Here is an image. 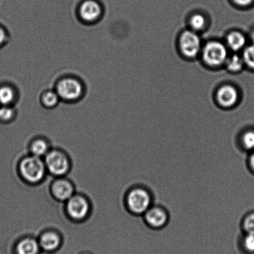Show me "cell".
Instances as JSON below:
<instances>
[{
	"mask_svg": "<svg viewBox=\"0 0 254 254\" xmlns=\"http://www.w3.org/2000/svg\"><path fill=\"white\" fill-rule=\"evenodd\" d=\"M17 171L22 180L31 185L41 183L47 175L43 159L31 154L24 157L19 161Z\"/></svg>",
	"mask_w": 254,
	"mask_h": 254,
	"instance_id": "1",
	"label": "cell"
},
{
	"mask_svg": "<svg viewBox=\"0 0 254 254\" xmlns=\"http://www.w3.org/2000/svg\"><path fill=\"white\" fill-rule=\"evenodd\" d=\"M125 204L127 210L131 215L142 216L153 206V195L143 186H133L127 191Z\"/></svg>",
	"mask_w": 254,
	"mask_h": 254,
	"instance_id": "2",
	"label": "cell"
},
{
	"mask_svg": "<svg viewBox=\"0 0 254 254\" xmlns=\"http://www.w3.org/2000/svg\"><path fill=\"white\" fill-rule=\"evenodd\" d=\"M44 158L47 172L55 178L64 177L70 170V159L61 149H51Z\"/></svg>",
	"mask_w": 254,
	"mask_h": 254,
	"instance_id": "3",
	"label": "cell"
},
{
	"mask_svg": "<svg viewBox=\"0 0 254 254\" xmlns=\"http://www.w3.org/2000/svg\"><path fill=\"white\" fill-rule=\"evenodd\" d=\"M64 210L71 220L81 222L88 218L91 205L88 198L80 193H75L66 201Z\"/></svg>",
	"mask_w": 254,
	"mask_h": 254,
	"instance_id": "4",
	"label": "cell"
},
{
	"mask_svg": "<svg viewBox=\"0 0 254 254\" xmlns=\"http://www.w3.org/2000/svg\"><path fill=\"white\" fill-rule=\"evenodd\" d=\"M142 217L148 228L157 231L165 228L170 220L168 210L163 206L158 205L152 206Z\"/></svg>",
	"mask_w": 254,
	"mask_h": 254,
	"instance_id": "5",
	"label": "cell"
},
{
	"mask_svg": "<svg viewBox=\"0 0 254 254\" xmlns=\"http://www.w3.org/2000/svg\"><path fill=\"white\" fill-rule=\"evenodd\" d=\"M202 57L204 62L210 66H220L228 59V51L222 43L210 41L204 47Z\"/></svg>",
	"mask_w": 254,
	"mask_h": 254,
	"instance_id": "6",
	"label": "cell"
},
{
	"mask_svg": "<svg viewBox=\"0 0 254 254\" xmlns=\"http://www.w3.org/2000/svg\"><path fill=\"white\" fill-rule=\"evenodd\" d=\"M60 99L66 101L78 99L83 94V87L78 80L65 78L57 84L56 91Z\"/></svg>",
	"mask_w": 254,
	"mask_h": 254,
	"instance_id": "7",
	"label": "cell"
},
{
	"mask_svg": "<svg viewBox=\"0 0 254 254\" xmlns=\"http://www.w3.org/2000/svg\"><path fill=\"white\" fill-rule=\"evenodd\" d=\"M52 196L60 202H66L75 194V188L69 179L60 177L55 179L50 186Z\"/></svg>",
	"mask_w": 254,
	"mask_h": 254,
	"instance_id": "8",
	"label": "cell"
},
{
	"mask_svg": "<svg viewBox=\"0 0 254 254\" xmlns=\"http://www.w3.org/2000/svg\"><path fill=\"white\" fill-rule=\"evenodd\" d=\"M180 48L186 57L193 58L199 54L201 50L200 37L193 31H186L180 37Z\"/></svg>",
	"mask_w": 254,
	"mask_h": 254,
	"instance_id": "9",
	"label": "cell"
},
{
	"mask_svg": "<svg viewBox=\"0 0 254 254\" xmlns=\"http://www.w3.org/2000/svg\"><path fill=\"white\" fill-rule=\"evenodd\" d=\"M37 240L42 251L48 253L57 252L61 249L63 242L61 234L53 229L43 231Z\"/></svg>",
	"mask_w": 254,
	"mask_h": 254,
	"instance_id": "10",
	"label": "cell"
},
{
	"mask_svg": "<svg viewBox=\"0 0 254 254\" xmlns=\"http://www.w3.org/2000/svg\"><path fill=\"white\" fill-rule=\"evenodd\" d=\"M102 9L100 4L94 0H86L79 9V16L86 22H94L100 17Z\"/></svg>",
	"mask_w": 254,
	"mask_h": 254,
	"instance_id": "11",
	"label": "cell"
},
{
	"mask_svg": "<svg viewBox=\"0 0 254 254\" xmlns=\"http://www.w3.org/2000/svg\"><path fill=\"white\" fill-rule=\"evenodd\" d=\"M38 240L32 236L20 239L14 246V254H41Z\"/></svg>",
	"mask_w": 254,
	"mask_h": 254,
	"instance_id": "12",
	"label": "cell"
},
{
	"mask_svg": "<svg viewBox=\"0 0 254 254\" xmlns=\"http://www.w3.org/2000/svg\"><path fill=\"white\" fill-rule=\"evenodd\" d=\"M216 97L221 106L228 108L235 105L238 101V92L233 86L225 85L219 89Z\"/></svg>",
	"mask_w": 254,
	"mask_h": 254,
	"instance_id": "13",
	"label": "cell"
},
{
	"mask_svg": "<svg viewBox=\"0 0 254 254\" xmlns=\"http://www.w3.org/2000/svg\"><path fill=\"white\" fill-rule=\"evenodd\" d=\"M51 144L47 139L37 138L32 140L28 146V152L31 155L43 158L51 150Z\"/></svg>",
	"mask_w": 254,
	"mask_h": 254,
	"instance_id": "14",
	"label": "cell"
},
{
	"mask_svg": "<svg viewBox=\"0 0 254 254\" xmlns=\"http://www.w3.org/2000/svg\"><path fill=\"white\" fill-rule=\"evenodd\" d=\"M238 143L244 151L250 153L254 151V129L244 131L238 139Z\"/></svg>",
	"mask_w": 254,
	"mask_h": 254,
	"instance_id": "15",
	"label": "cell"
},
{
	"mask_svg": "<svg viewBox=\"0 0 254 254\" xmlns=\"http://www.w3.org/2000/svg\"><path fill=\"white\" fill-rule=\"evenodd\" d=\"M227 44L228 47L233 51H240L246 44V37L240 32H231L227 37Z\"/></svg>",
	"mask_w": 254,
	"mask_h": 254,
	"instance_id": "16",
	"label": "cell"
},
{
	"mask_svg": "<svg viewBox=\"0 0 254 254\" xmlns=\"http://www.w3.org/2000/svg\"><path fill=\"white\" fill-rule=\"evenodd\" d=\"M239 245L244 254H254V235L243 233L239 241Z\"/></svg>",
	"mask_w": 254,
	"mask_h": 254,
	"instance_id": "17",
	"label": "cell"
},
{
	"mask_svg": "<svg viewBox=\"0 0 254 254\" xmlns=\"http://www.w3.org/2000/svg\"><path fill=\"white\" fill-rule=\"evenodd\" d=\"M16 99L14 89L9 86L0 87V104L11 106Z\"/></svg>",
	"mask_w": 254,
	"mask_h": 254,
	"instance_id": "18",
	"label": "cell"
},
{
	"mask_svg": "<svg viewBox=\"0 0 254 254\" xmlns=\"http://www.w3.org/2000/svg\"><path fill=\"white\" fill-rule=\"evenodd\" d=\"M225 63L228 71L232 72H240L245 65L243 57L237 54L233 55L229 58L228 57Z\"/></svg>",
	"mask_w": 254,
	"mask_h": 254,
	"instance_id": "19",
	"label": "cell"
},
{
	"mask_svg": "<svg viewBox=\"0 0 254 254\" xmlns=\"http://www.w3.org/2000/svg\"><path fill=\"white\" fill-rule=\"evenodd\" d=\"M241 227L243 233L254 235V211H251L244 216Z\"/></svg>",
	"mask_w": 254,
	"mask_h": 254,
	"instance_id": "20",
	"label": "cell"
},
{
	"mask_svg": "<svg viewBox=\"0 0 254 254\" xmlns=\"http://www.w3.org/2000/svg\"><path fill=\"white\" fill-rule=\"evenodd\" d=\"M60 99L56 91H46L42 96V103L46 108H54L59 103Z\"/></svg>",
	"mask_w": 254,
	"mask_h": 254,
	"instance_id": "21",
	"label": "cell"
},
{
	"mask_svg": "<svg viewBox=\"0 0 254 254\" xmlns=\"http://www.w3.org/2000/svg\"><path fill=\"white\" fill-rule=\"evenodd\" d=\"M15 110L11 106L1 105L0 107V121L7 123L14 118Z\"/></svg>",
	"mask_w": 254,
	"mask_h": 254,
	"instance_id": "22",
	"label": "cell"
},
{
	"mask_svg": "<svg viewBox=\"0 0 254 254\" xmlns=\"http://www.w3.org/2000/svg\"><path fill=\"white\" fill-rule=\"evenodd\" d=\"M243 59L245 64L254 71V44L246 47L243 52Z\"/></svg>",
	"mask_w": 254,
	"mask_h": 254,
	"instance_id": "23",
	"label": "cell"
},
{
	"mask_svg": "<svg viewBox=\"0 0 254 254\" xmlns=\"http://www.w3.org/2000/svg\"><path fill=\"white\" fill-rule=\"evenodd\" d=\"M190 24L195 31H200L205 26V19L201 14H195L191 16L190 20Z\"/></svg>",
	"mask_w": 254,
	"mask_h": 254,
	"instance_id": "24",
	"label": "cell"
},
{
	"mask_svg": "<svg viewBox=\"0 0 254 254\" xmlns=\"http://www.w3.org/2000/svg\"><path fill=\"white\" fill-rule=\"evenodd\" d=\"M247 167L248 170L254 175V151L248 153L247 159Z\"/></svg>",
	"mask_w": 254,
	"mask_h": 254,
	"instance_id": "25",
	"label": "cell"
},
{
	"mask_svg": "<svg viewBox=\"0 0 254 254\" xmlns=\"http://www.w3.org/2000/svg\"><path fill=\"white\" fill-rule=\"evenodd\" d=\"M254 0H233L236 4L240 6H246L253 3Z\"/></svg>",
	"mask_w": 254,
	"mask_h": 254,
	"instance_id": "26",
	"label": "cell"
},
{
	"mask_svg": "<svg viewBox=\"0 0 254 254\" xmlns=\"http://www.w3.org/2000/svg\"><path fill=\"white\" fill-rule=\"evenodd\" d=\"M6 39V34L4 30L0 27V46L4 43Z\"/></svg>",
	"mask_w": 254,
	"mask_h": 254,
	"instance_id": "27",
	"label": "cell"
},
{
	"mask_svg": "<svg viewBox=\"0 0 254 254\" xmlns=\"http://www.w3.org/2000/svg\"><path fill=\"white\" fill-rule=\"evenodd\" d=\"M251 39L252 40L254 44V29L253 30L251 33Z\"/></svg>",
	"mask_w": 254,
	"mask_h": 254,
	"instance_id": "28",
	"label": "cell"
},
{
	"mask_svg": "<svg viewBox=\"0 0 254 254\" xmlns=\"http://www.w3.org/2000/svg\"><path fill=\"white\" fill-rule=\"evenodd\" d=\"M93 254L89 253V252H83V253H81V254Z\"/></svg>",
	"mask_w": 254,
	"mask_h": 254,
	"instance_id": "29",
	"label": "cell"
}]
</instances>
